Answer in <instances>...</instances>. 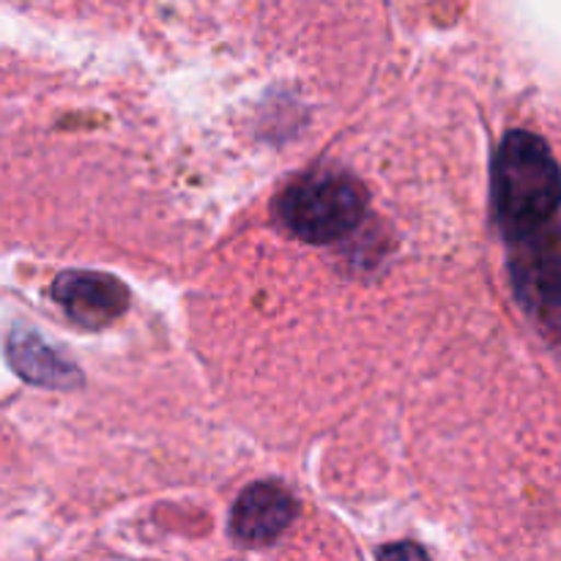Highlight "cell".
Wrapping results in <instances>:
<instances>
[{
	"mask_svg": "<svg viewBox=\"0 0 561 561\" xmlns=\"http://www.w3.org/2000/svg\"><path fill=\"white\" fill-rule=\"evenodd\" d=\"M53 296L69 318L88 329L124 316L129 305V290L113 274L99 272H64L53 283Z\"/></svg>",
	"mask_w": 561,
	"mask_h": 561,
	"instance_id": "obj_4",
	"label": "cell"
},
{
	"mask_svg": "<svg viewBox=\"0 0 561 561\" xmlns=\"http://www.w3.org/2000/svg\"><path fill=\"white\" fill-rule=\"evenodd\" d=\"M365 217V192L340 173H318L296 181L279 197V219L310 244L345 239Z\"/></svg>",
	"mask_w": 561,
	"mask_h": 561,
	"instance_id": "obj_2",
	"label": "cell"
},
{
	"mask_svg": "<svg viewBox=\"0 0 561 561\" xmlns=\"http://www.w3.org/2000/svg\"><path fill=\"white\" fill-rule=\"evenodd\" d=\"M9 362L25 381L49 389H71L82 381L80 370L66 356H60L42 334L33 329H14L9 334Z\"/></svg>",
	"mask_w": 561,
	"mask_h": 561,
	"instance_id": "obj_6",
	"label": "cell"
},
{
	"mask_svg": "<svg viewBox=\"0 0 561 561\" xmlns=\"http://www.w3.org/2000/svg\"><path fill=\"white\" fill-rule=\"evenodd\" d=\"M493 203L507 239L553 222L561 208V168L531 131H510L493 162Z\"/></svg>",
	"mask_w": 561,
	"mask_h": 561,
	"instance_id": "obj_1",
	"label": "cell"
},
{
	"mask_svg": "<svg viewBox=\"0 0 561 561\" xmlns=\"http://www.w3.org/2000/svg\"><path fill=\"white\" fill-rule=\"evenodd\" d=\"M515 290L537 312L561 310V225L553 222L510 239Z\"/></svg>",
	"mask_w": 561,
	"mask_h": 561,
	"instance_id": "obj_3",
	"label": "cell"
},
{
	"mask_svg": "<svg viewBox=\"0 0 561 561\" xmlns=\"http://www.w3.org/2000/svg\"><path fill=\"white\" fill-rule=\"evenodd\" d=\"M296 518V502L277 482H255L233 507V535L244 546H272Z\"/></svg>",
	"mask_w": 561,
	"mask_h": 561,
	"instance_id": "obj_5",
	"label": "cell"
},
{
	"mask_svg": "<svg viewBox=\"0 0 561 561\" xmlns=\"http://www.w3.org/2000/svg\"><path fill=\"white\" fill-rule=\"evenodd\" d=\"M398 553H416V557H425V553L416 551V548H411V546H403V548H389V551H383V557H398Z\"/></svg>",
	"mask_w": 561,
	"mask_h": 561,
	"instance_id": "obj_7",
	"label": "cell"
}]
</instances>
